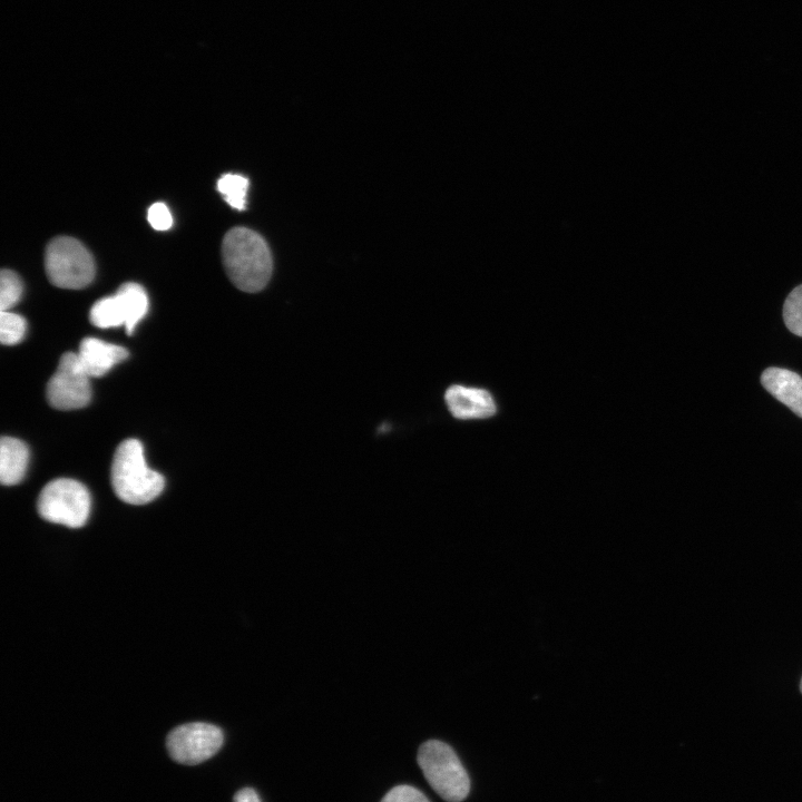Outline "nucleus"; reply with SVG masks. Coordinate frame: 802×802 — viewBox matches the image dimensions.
Returning a JSON list of instances; mask_svg holds the SVG:
<instances>
[{
  "label": "nucleus",
  "instance_id": "1",
  "mask_svg": "<svg viewBox=\"0 0 802 802\" xmlns=\"http://www.w3.org/2000/svg\"><path fill=\"white\" fill-rule=\"evenodd\" d=\"M222 256L232 283L244 292L255 293L268 283L273 260L264 238L246 227H234L224 236Z\"/></svg>",
  "mask_w": 802,
  "mask_h": 802
},
{
  "label": "nucleus",
  "instance_id": "2",
  "mask_svg": "<svg viewBox=\"0 0 802 802\" xmlns=\"http://www.w3.org/2000/svg\"><path fill=\"white\" fill-rule=\"evenodd\" d=\"M110 477L116 496L129 505L148 503L165 487L164 477L147 466L144 447L136 439H127L118 446Z\"/></svg>",
  "mask_w": 802,
  "mask_h": 802
},
{
  "label": "nucleus",
  "instance_id": "3",
  "mask_svg": "<svg viewBox=\"0 0 802 802\" xmlns=\"http://www.w3.org/2000/svg\"><path fill=\"white\" fill-rule=\"evenodd\" d=\"M418 764L431 788L448 802H460L470 791V780L454 751L438 740L424 742Z\"/></svg>",
  "mask_w": 802,
  "mask_h": 802
},
{
  "label": "nucleus",
  "instance_id": "4",
  "mask_svg": "<svg viewBox=\"0 0 802 802\" xmlns=\"http://www.w3.org/2000/svg\"><path fill=\"white\" fill-rule=\"evenodd\" d=\"M45 267L51 284L68 290L86 287L96 274L90 252L78 239L69 236H59L49 242Z\"/></svg>",
  "mask_w": 802,
  "mask_h": 802
},
{
  "label": "nucleus",
  "instance_id": "5",
  "mask_svg": "<svg viewBox=\"0 0 802 802\" xmlns=\"http://www.w3.org/2000/svg\"><path fill=\"white\" fill-rule=\"evenodd\" d=\"M90 495L79 481L59 478L48 482L37 501L40 517L69 528L82 527L90 514Z\"/></svg>",
  "mask_w": 802,
  "mask_h": 802
},
{
  "label": "nucleus",
  "instance_id": "6",
  "mask_svg": "<svg viewBox=\"0 0 802 802\" xmlns=\"http://www.w3.org/2000/svg\"><path fill=\"white\" fill-rule=\"evenodd\" d=\"M148 311V296L137 283H125L118 291L98 300L90 309V322L100 329L124 325L127 334H133L138 322Z\"/></svg>",
  "mask_w": 802,
  "mask_h": 802
},
{
  "label": "nucleus",
  "instance_id": "7",
  "mask_svg": "<svg viewBox=\"0 0 802 802\" xmlns=\"http://www.w3.org/2000/svg\"><path fill=\"white\" fill-rule=\"evenodd\" d=\"M223 742L224 734L218 726L193 722L173 728L167 735L166 747L174 761L195 765L216 754Z\"/></svg>",
  "mask_w": 802,
  "mask_h": 802
},
{
  "label": "nucleus",
  "instance_id": "8",
  "mask_svg": "<svg viewBox=\"0 0 802 802\" xmlns=\"http://www.w3.org/2000/svg\"><path fill=\"white\" fill-rule=\"evenodd\" d=\"M47 399L52 408L74 410L86 407L91 399L90 376L77 353L61 355L58 368L47 384Z\"/></svg>",
  "mask_w": 802,
  "mask_h": 802
},
{
  "label": "nucleus",
  "instance_id": "9",
  "mask_svg": "<svg viewBox=\"0 0 802 802\" xmlns=\"http://www.w3.org/2000/svg\"><path fill=\"white\" fill-rule=\"evenodd\" d=\"M444 402L451 415L458 420H483L498 412L492 393L480 387L451 384L444 392Z\"/></svg>",
  "mask_w": 802,
  "mask_h": 802
},
{
  "label": "nucleus",
  "instance_id": "10",
  "mask_svg": "<svg viewBox=\"0 0 802 802\" xmlns=\"http://www.w3.org/2000/svg\"><path fill=\"white\" fill-rule=\"evenodd\" d=\"M78 359L90 378L105 375L128 356L125 348L96 338H85L79 345Z\"/></svg>",
  "mask_w": 802,
  "mask_h": 802
},
{
  "label": "nucleus",
  "instance_id": "11",
  "mask_svg": "<svg viewBox=\"0 0 802 802\" xmlns=\"http://www.w3.org/2000/svg\"><path fill=\"white\" fill-rule=\"evenodd\" d=\"M763 388L802 418V378L788 369L767 368L761 374Z\"/></svg>",
  "mask_w": 802,
  "mask_h": 802
},
{
  "label": "nucleus",
  "instance_id": "12",
  "mask_svg": "<svg viewBox=\"0 0 802 802\" xmlns=\"http://www.w3.org/2000/svg\"><path fill=\"white\" fill-rule=\"evenodd\" d=\"M29 450L16 438L2 437L0 441V481L3 486L19 483L27 471Z\"/></svg>",
  "mask_w": 802,
  "mask_h": 802
},
{
  "label": "nucleus",
  "instance_id": "13",
  "mask_svg": "<svg viewBox=\"0 0 802 802\" xmlns=\"http://www.w3.org/2000/svg\"><path fill=\"white\" fill-rule=\"evenodd\" d=\"M217 189L229 206L238 211L245 209L248 189L246 177L238 174H225L217 180Z\"/></svg>",
  "mask_w": 802,
  "mask_h": 802
},
{
  "label": "nucleus",
  "instance_id": "14",
  "mask_svg": "<svg viewBox=\"0 0 802 802\" xmlns=\"http://www.w3.org/2000/svg\"><path fill=\"white\" fill-rule=\"evenodd\" d=\"M22 295V282L11 270H2L0 274V311H9Z\"/></svg>",
  "mask_w": 802,
  "mask_h": 802
},
{
  "label": "nucleus",
  "instance_id": "15",
  "mask_svg": "<svg viewBox=\"0 0 802 802\" xmlns=\"http://www.w3.org/2000/svg\"><path fill=\"white\" fill-rule=\"evenodd\" d=\"M27 330L26 320L10 311L0 313V340L4 345H14L19 343Z\"/></svg>",
  "mask_w": 802,
  "mask_h": 802
},
{
  "label": "nucleus",
  "instance_id": "16",
  "mask_svg": "<svg viewBox=\"0 0 802 802\" xmlns=\"http://www.w3.org/2000/svg\"><path fill=\"white\" fill-rule=\"evenodd\" d=\"M783 320L793 334L802 336V284L793 288L785 299Z\"/></svg>",
  "mask_w": 802,
  "mask_h": 802
},
{
  "label": "nucleus",
  "instance_id": "17",
  "mask_svg": "<svg viewBox=\"0 0 802 802\" xmlns=\"http://www.w3.org/2000/svg\"><path fill=\"white\" fill-rule=\"evenodd\" d=\"M381 802H430L418 789L410 785H398L391 789Z\"/></svg>",
  "mask_w": 802,
  "mask_h": 802
},
{
  "label": "nucleus",
  "instance_id": "18",
  "mask_svg": "<svg viewBox=\"0 0 802 802\" xmlns=\"http://www.w3.org/2000/svg\"><path fill=\"white\" fill-rule=\"evenodd\" d=\"M150 226L156 231H167L173 225V217L164 203H155L148 208L147 214Z\"/></svg>",
  "mask_w": 802,
  "mask_h": 802
},
{
  "label": "nucleus",
  "instance_id": "19",
  "mask_svg": "<svg viewBox=\"0 0 802 802\" xmlns=\"http://www.w3.org/2000/svg\"><path fill=\"white\" fill-rule=\"evenodd\" d=\"M233 802H262L257 793L251 788H244L239 790L235 795Z\"/></svg>",
  "mask_w": 802,
  "mask_h": 802
},
{
  "label": "nucleus",
  "instance_id": "20",
  "mask_svg": "<svg viewBox=\"0 0 802 802\" xmlns=\"http://www.w3.org/2000/svg\"><path fill=\"white\" fill-rule=\"evenodd\" d=\"M800 691H801V693H802V677H801V681H800Z\"/></svg>",
  "mask_w": 802,
  "mask_h": 802
}]
</instances>
